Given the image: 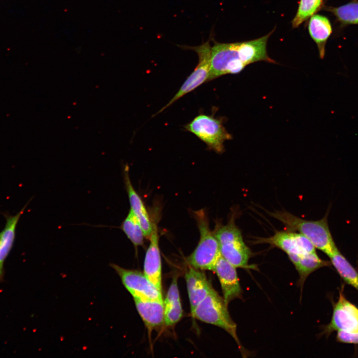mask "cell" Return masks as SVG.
Instances as JSON below:
<instances>
[{
	"mask_svg": "<svg viewBox=\"0 0 358 358\" xmlns=\"http://www.w3.org/2000/svg\"><path fill=\"white\" fill-rule=\"evenodd\" d=\"M272 30L263 37L241 42H215L211 47V67L208 81L226 74L241 72L248 65L259 61L275 63L267 53V42Z\"/></svg>",
	"mask_w": 358,
	"mask_h": 358,
	"instance_id": "1",
	"label": "cell"
},
{
	"mask_svg": "<svg viewBox=\"0 0 358 358\" xmlns=\"http://www.w3.org/2000/svg\"><path fill=\"white\" fill-rule=\"evenodd\" d=\"M328 213L321 219L307 220L297 217L286 211H276L268 214L281 222L287 230L298 232L308 238L317 248L328 256L337 249L328 221Z\"/></svg>",
	"mask_w": 358,
	"mask_h": 358,
	"instance_id": "2",
	"label": "cell"
},
{
	"mask_svg": "<svg viewBox=\"0 0 358 358\" xmlns=\"http://www.w3.org/2000/svg\"><path fill=\"white\" fill-rule=\"evenodd\" d=\"M200 233L198 243L187 260L190 266L199 270H213L220 257L219 244L209 227V219L204 209L193 212Z\"/></svg>",
	"mask_w": 358,
	"mask_h": 358,
	"instance_id": "3",
	"label": "cell"
},
{
	"mask_svg": "<svg viewBox=\"0 0 358 358\" xmlns=\"http://www.w3.org/2000/svg\"><path fill=\"white\" fill-rule=\"evenodd\" d=\"M235 215H232L226 225L217 224L213 231L218 241L221 256L236 268H245L248 266L251 251L235 224Z\"/></svg>",
	"mask_w": 358,
	"mask_h": 358,
	"instance_id": "4",
	"label": "cell"
},
{
	"mask_svg": "<svg viewBox=\"0 0 358 358\" xmlns=\"http://www.w3.org/2000/svg\"><path fill=\"white\" fill-rule=\"evenodd\" d=\"M224 299L212 288L206 297L196 306L191 315L206 323L220 327L242 346L237 335V326L230 317Z\"/></svg>",
	"mask_w": 358,
	"mask_h": 358,
	"instance_id": "5",
	"label": "cell"
},
{
	"mask_svg": "<svg viewBox=\"0 0 358 358\" xmlns=\"http://www.w3.org/2000/svg\"><path fill=\"white\" fill-rule=\"evenodd\" d=\"M223 120L213 116L200 114L184 128L205 143L210 149L221 154L224 151V142L232 139L223 126Z\"/></svg>",
	"mask_w": 358,
	"mask_h": 358,
	"instance_id": "6",
	"label": "cell"
},
{
	"mask_svg": "<svg viewBox=\"0 0 358 358\" xmlns=\"http://www.w3.org/2000/svg\"><path fill=\"white\" fill-rule=\"evenodd\" d=\"M209 41V39L197 46H182L186 49L193 50L197 54L198 63L174 96L155 115L162 112L185 94L192 91L208 81L211 67V46Z\"/></svg>",
	"mask_w": 358,
	"mask_h": 358,
	"instance_id": "7",
	"label": "cell"
},
{
	"mask_svg": "<svg viewBox=\"0 0 358 358\" xmlns=\"http://www.w3.org/2000/svg\"><path fill=\"white\" fill-rule=\"evenodd\" d=\"M334 331L358 332V308L345 298L342 291L334 306L331 320L324 333L329 335Z\"/></svg>",
	"mask_w": 358,
	"mask_h": 358,
	"instance_id": "8",
	"label": "cell"
},
{
	"mask_svg": "<svg viewBox=\"0 0 358 358\" xmlns=\"http://www.w3.org/2000/svg\"><path fill=\"white\" fill-rule=\"evenodd\" d=\"M121 278L122 282L133 298L148 299H163L162 292L148 279L144 273L122 268L112 265Z\"/></svg>",
	"mask_w": 358,
	"mask_h": 358,
	"instance_id": "9",
	"label": "cell"
},
{
	"mask_svg": "<svg viewBox=\"0 0 358 358\" xmlns=\"http://www.w3.org/2000/svg\"><path fill=\"white\" fill-rule=\"evenodd\" d=\"M260 243L269 244L284 251L287 255L316 253L315 247L304 235L294 231L276 232L269 238L260 239Z\"/></svg>",
	"mask_w": 358,
	"mask_h": 358,
	"instance_id": "10",
	"label": "cell"
},
{
	"mask_svg": "<svg viewBox=\"0 0 358 358\" xmlns=\"http://www.w3.org/2000/svg\"><path fill=\"white\" fill-rule=\"evenodd\" d=\"M236 268L221 256L213 270L219 278L223 298L227 306L233 300L242 297L243 291Z\"/></svg>",
	"mask_w": 358,
	"mask_h": 358,
	"instance_id": "11",
	"label": "cell"
},
{
	"mask_svg": "<svg viewBox=\"0 0 358 358\" xmlns=\"http://www.w3.org/2000/svg\"><path fill=\"white\" fill-rule=\"evenodd\" d=\"M150 244L147 250L144 264V273L148 279L162 292V268L159 237L157 225L153 222V228L149 238Z\"/></svg>",
	"mask_w": 358,
	"mask_h": 358,
	"instance_id": "12",
	"label": "cell"
},
{
	"mask_svg": "<svg viewBox=\"0 0 358 358\" xmlns=\"http://www.w3.org/2000/svg\"><path fill=\"white\" fill-rule=\"evenodd\" d=\"M191 314L212 288L205 273L191 266L185 274Z\"/></svg>",
	"mask_w": 358,
	"mask_h": 358,
	"instance_id": "13",
	"label": "cell"
},
{
	"mask_svg": "<svg viewBox=\"0 0 358 358\" xmlns=\"http://www.w3.org/2000/svg\"><path fill=\"white\" fill-rule=\"evenodd\" d=\"M124 180L128 193L130 209L132 211L141 226L146 238H150L153 228L152 221L145 206L138 193L136 191L131 182L128 167L124 169Z\"/></svg>",
	"mask_w": 358,
	"mask_h": 358,
	"instance_id": "14",
	"label": "cell"
},
{
	"mask_svg": "<svg viewBox=\"0 0 358 358\" xmlns=\"http://www.w3.org/2000/svg\"><path fill=\"white\" fill-rule=\"evenodd\" d=\"M134 299L137 311L149 332L165 324L163 299Z\"/></svg>",
	"mask_w": 358,
	"mask_h": 358,
	"instance_id": "15",
	"label": "cell"
},
{
	"mask_svg": "<svg viewBox=\"0 0 358 358\" xmlns=\"http://www.w3.org/2000/svg\"><path fill=\"white\" fill-rule=\"evenodd\" d=\"M27 204L14 215L4 214L6 223L0 232V283L4 280V264L13 246L17 225Z\"/></svg>",
	"mask_w": 358,
	"mask_h": 358,
	"instance_id": "16",
	"label": "cell"
},
{
	"mask_svg": "<svg viewBox=\"0 0 358 358\" xmlns=\"http://www.w3.org/2000/svg\"><path fill=\"white\" fill-rule=\"evenodd\" d=\"M288 256L298 272L301 285L312 272L320 268L331 265V262L321 259L316 253Z\"/></svg>",
	"mask_w": 358,
	"mask_h": 358,
	"instance_id": "17",
	"label": "cell"
},
{
	"mask_svg": "<svg viewBox=\"0 0 358 358\" xmlns=\"http://www.w3.org/2000/svg\"><path fill=\"white\" fill-rule=\"evenodd\" d=\"M308 28L310 36L316 43L321 58L325 55L327 39L332 33L331 23L327 18L319 15H313L310 18Z\"/></svg>",
	"mask_w": 358,
	"mask_h": 358,
	"instance_id": "18",
	"label": "cell"
},
{
	"mask_svg": "<svg viewBox=\"0 0 358 358\" xmlns=\"http://www.w3.org/2000/svg\"><path fill=\"white\" fill-rule=\"evenodd\" d=\"M331 264L347 284L358 291V272L338 248L329 256Z\"/></svg>",
	"mask_w": 358,
	"mask_h": 358,
	"instance_id": "19",
	"label": "cell"
},
{
	"mask_svg": "<svg viewBox=\"0 0 358 358\" xmlns=\"http://www.w3.org/2000/svg\"><path fill=\"white\" fill-rule=\"evenodd\" d=\"M120 228L135 247L144 244L145 237L143 231L139 221L131 209L122 223Z\"/></svg>",
	"mask_w": 358,
	"mask_h": 358,
	"instance_id": "20",
	"label": "cell"
},
{
	"mask_svg": "<svg viewBox=\"0 0 358 358\" xmlns=\"http://www.w3.org/2000/svg\"><path fill=\"white\" fill-rule=\"evenodd\" d=\"M327 9L344 24H358V2L356 0L337 7H328Z\"/></svg>",
	"mask_w": 358,
	"mask_h": 358,
	"instance_id": "21",
	"label": "cell"
},
{
	"mask_svg": "<svg viewBox=\"0 0 358 358\" xmlns=\"http://www.w3.org/2000/svg\"><path fill=\"white\" fill-rule=\"evenodd\" d=\"M323 0H300L296 14L292 21L293 28L300 26L313 16L321 6Z\"/></svg>",
	"mask_w": 358,
	"mask_h": 358,
	"instance_id": "22",
	"label": "cell"
},
{
	"mask_svg": "<svg viewBox=\"0 0 358 358\" xmlns=\"http://www.w3.org/2000/svg\"><path fill=\"white\" fill-rule=\"evenodd\" d=\"M337 340L343 343L358 344V332L337 331Z\"/></svg>",
	"mask_w": 358,
	"mask_h": 358,
	"instance_id": "23",
	"label": "cell"
},
{
	"mask_svg": "<svg viewBox=\"0 0 358 358\" xmlns=\"http://www.w3.org/2000/svg\"></svg>",
	"mask_w": 358,
	"mask_h": 358,
	"instance_id": "24",
	"label": "cell"
}]
</instances>
